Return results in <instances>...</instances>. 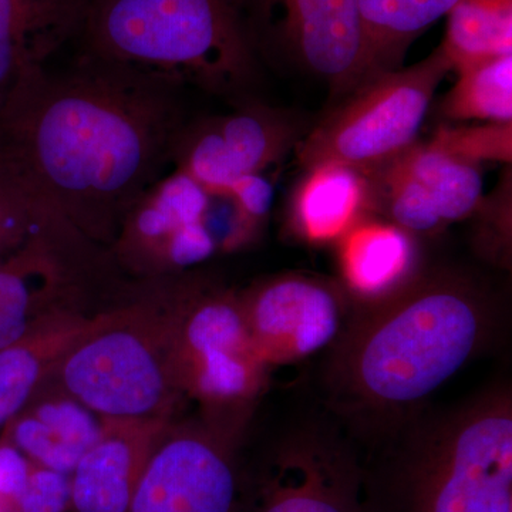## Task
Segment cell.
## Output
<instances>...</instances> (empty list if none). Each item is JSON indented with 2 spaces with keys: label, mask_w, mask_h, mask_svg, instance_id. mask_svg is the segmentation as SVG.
Instances as JSON below:
<instances>
[{
  "label": "cell",
  "mask_w": 512,
  "mask_h": 512,
  "mask_svg": "<svg viewBox=\"0 0 512 512\" xmlns=\"http://www.w3.org/2000/svg\"><path fill=\"white\" fill-rule=\"evenodd\" d=\"M248 36L258 26L291 47L333 90L352 92L365 77L359 0H235ZM251 39V37H249Z\"/></svg>",
  "instance_id": "7c38bea8"
},
{
  "label": "cell",
  "mask_w": 512,
  "mask_h": 512,
  "mask_svg": "<svg viewBox=\"0 0 512 512\" xmlns=\"http://www.w3.org/2000/svg\"><path fill=\"white\" fill-rule=\"evenodd\" d=\"M174 319L171 278L146 279L134 301L94 316L49 380L101 420H174L185 400Z\"/></svg>",
  "instance_id": "277c9868"
},
{
  "label": "cell",
  "mask_w": 512,
  "mask_h": 512,
  "mask_svg": "<svg viewBox=\"0 0 512 512\" xmlns=\"http://www.w3.org/2000/svg\"><path fill=\"white\" fill-rule=\"evenodd\" d=\"M372 207L366 175L326 163L309 170L292 204V228L309 244L340 241Z\"/></svg>",
  "instance_id": "ac0fdd59"
},
{
  "label": "cell",
  "mask_w": 512,
  "mask_h": 512,
  "mask_svg": "<svg viewBox=\"0 0 512 512\" xmlns=\"http://www.w3.org/2000/svg\"><path fill=\"white\" fill-rule=\"evenodd\" d=\"M35 464L12 443L0 446V495L18 500Z\"/></svg>",
  "instance_id": "83f0119b"
},
{
  "label": "cell",
  "mask_w": 512,
  "mask_h": 512,
  "mask_svg": "<svg viewBox=\"0 0 512 512\" xmlns=\"http://www.w3.org/2000/svg\"><path fill=\"white\" fill-rule=\"evenodd\" d=\"M244 437L204 419L171 421L148 457L128 512H241Z\"/></svg>",
  "instance_id": "9c48e42d"
},
{
  "label": "cell",
  "mask_w": 512,
  "mask_h": 512,
  "mask_svg": "<svg viewBox=\"0 0 512 512\" xmlns=\"http://www.w3.org/2000/svg\"><path fill=\"white\" fill-rule=\"evenodd\" d=\"M185 83L80 52L36 67L0 107V167L92 244L116 241L127 212L171 165L187 121Z\"/></svg>",
  "instance_id": "6da1fadb"
},
{
  "label": "cell",
  "mask_w": 512,
  "mask_h": 512,
  "mask_svg": "<svg viewBox=\"0 0 512 512\" xmlns=\"http://www.w3.org/2000/svg\"><path fill=\"white\" fill-rule=\"evenodd\" d=\"M174 420H103L70 474L73 512H128L151 451Z\"/></svg>",
  "instance_id": "5bb4252c"
},
{
  "label": "cell",
  "mask_w": 512,
  "mask_h": 512,
  "mask_svg": "<svg viewBox=\"0 0 512 512\" xmlns=\"http://www.w3.org/2000/svg\"><path fill=\"white\" fill-rule=\"evenodd\" d=\"M363 512H512V389L426 406L363 458Z\"/></svg>",
  "instance_id": "3957f363"
},
{
  "label": "cell",
  "mask_w": 512,
  "mask_h": 512,
  "mask_svg": "<svg viewBox=\"0 0 512 512\" xmlns=\"http://www.w3.org/2000/svg\"><path fill=\"white\" fill-rule=\"evenodd\" d=\"M508 319L507 301L484 279L453 268L416 272L382 298L352 302L326 350L320 404L370 450L494 348Z\"/></svg>",
  "instance_id": "7a4b0ae2"
},
{
  "label": "cell",
  "mask_w": 512,
  "mask_h": 512,
  "mask_svg": "<svg viewBox=\"0 0 512 512\" xmlns=\"http://www.w3.org/2000/svg\"><path fill=\"white\" fill-rule=\"evenodd\" d=\"M16 503L20 512H66L70 508V476L35 466Z\"/></svg>",
  "instance_id": "484cf974"
},
{
  "label": "cell",
  "mask_w": 512,
  "mask_h": 512,
  "mask_svg": "<svg viewBox=\"0 0 512 512\" xmlns=\"http://www.w3.org/2000/svg\"><path fill=\"white\" fill-rule=\"evenodd\" d=\"M430 147L467 163L511 161V123H488L477 127H443L429 143Z\"/></svg>",
  "instance_id": "d4e9b609"
},
{
  "label": "cell",
  "mask_w": 512,
  "mask_h": 512,
  "mask_svg": "<svg viewBox=\"0 0 512 512\" xmlns=\"http://www.w3.org/2000/svg\"><path fill=\"white\" fill-rule=\"evenodd\" d=\"M394 161L423 185L444 227L470 217L480 205L483 177L477 164L448 156L429 144H414Z\"/></svg>",
  "instance_id": "44dd1931"
},
{
  "label": "cell",
  "mask_w": 512,
  "mask_h": 512,
  "mask_svg": "<svg viewBox=\"0 0 512 512\" xmlns=\"http://www.w3.org/2000/svg\"><path fill=\"white\" fill-rule=\"evenodd\" d=\"M453 70L443 47L409 69L377 74L357 86L346 103L298 147L303 167L348 165L372 174L414 146L434 93Z\"/></svg>",
  "instance_id": "ba28073f"
},
{
  "label": "cell",
  "mask_w": 512,
  "mask_h": 512,
  "mask_svg": "<svg viewBox=\"0 0 512 512\" xmlns=\"http://www.w3.org/2000/svg\"><path fill=\"white\" fill-rule=\"evenodd\" d=\"M339 266L353 301L382 298L417 272L413 235L365 218L340 239Z\"/></svg>",
  "instance_id": "e0dca14e"
},
{
  "label": "cell",
  "mask_w": 512,
  "mask_h": 512,
  "mask_svg": "<svg viewBox=\"0 0 512 512\" xmlns=\"http://www.w3.org/2000/svg\"><path fill=\"white\" fill-rule=\"evenodd\" d=\"M458 0H359L366 67L363 82L397 70L421 33L447 16Z\"/></svg>",
  "instance_id": "ffe728a7"
},
{
  "label": "cell",
  "mask_w": 512,
  "mask_h": 512,
  "mask_svg": "<svg viewBox=\"0 0 512 512\" xmlns=\"http://www.w3.org/2000/svg\"><path fill=\"white\" fill-rule=\"evenodd\" d=\"M93 318L66 309L25 339L0 350V426L25 409Z\"/></svg>",
  "instance_id": "d6986e66"
},
{
  "label": "cell",
  "mask_w": 512,
  "mask_h": 512,
  "mask_svg": "<svg viewBox=\"0 0 512 512\" xmlns=\"http://www.w3.org/2000/svg\"><path fill=\"white\" fill-rule=\"evenodd\" d=\"M458 76L443 103L448 119L511 123L512 55L474 64Z\"/></svg>",
  "instance_id": "603a6c76"
},
{
  "label": "cell",
  "mask_w": 512,
  "mask_h": 512,
  "mask_svg": "<svg viewBox=\"0 0 512 512\" xmlns=\"http://www.w3.org/2000/svg\"><path fill=\"white\" fill-rule=\"evenodd\" d=\"M288 124L259 107L185 124L171 165L211 191L225 192L238 178L262 174L291 143Z\"/></svg>",
  "instance_id": "4fadbf2b"
},
{
  "label": "cell",
  "mask_w": 512,
  "mask_h": 512,
  "mask_svg": "<svg viewBox=\"0 0 512 512\" xmlns=\"http://www.w3.org/2000/svg\"><path fill=\"white\" fill-rule=\"evenodd\" d=\"M10 421L13 446L35 466L66 476L99 439L103 426L97 414L49 379Z\"/></svg>",
  "instance_id": "2e32d148"
},
{
  "label": "cell",
  "mask_w": 512,
  "mask_h": 512,
  "mask_svg": "<svg viewBox=\"0 0 512 512\" xmlns=\"http://www.w3.org/2000/svg\"><path fill=\"white\" fill-rule=\"evenodd\" d=\"M228 192L238 202L241 210L258 224L265 220L274 204V187L262 174H249L238 178L228 188Z\"/></svg>",
  "instance_id": "4316f807"
},
{
  "label": "cell",
  "mask_w": 512,
  "mask_h": 512,
  "mask_svg": "<svg viewBox=\"0 0 512 512\" xmlns=\"http://www.w3.org/2000/svg\"><path fill=\"white\" fill-rule=\"evenodd\" d=\"M87 0H0V107L25 74L82 35Z\"/></svg>",
  "instance_id": "9a60e30c"
},
{
  "label": "cell",
  "mask_w": 512,
  "mask_h": 512,
  "mask_svg": "<svg viewBox=\"0 0 512 512\" xmlns=\"http://www.w3.org/2000/svg\"><path fill=\"white\" fill-rule=\"evenodd\" d=\"M215 235V192L173 170L130 208L110 251L131 274L164 278L221 252Z\"/></svg>",
  "instance_id": "30bf717a"
},
{
  "label": "cell",
  "mask_w": 512,
  "mask_h": 512,
  "mask_svg": "<svg viewBox=\"0 0 512 512\" xmlns=\"http://www.w3.org/2000/svg\"><path fill=\"white\" fill-rule=\"evenodd\" d=\"M171 282L181 392L200 404L201 419L244 437L271 369L249 335L239 293L185 272L171 275Z\"/></svg>",
  "instance_id": "8992f818"
},
{
  "label": "cell",
  "mask_w": 512,
  "mask_h": 512,
  "mask_svg": "<svg viewBox=\"0 0 512 512\" xmlns=\"http://www.w3.org/2000/svg\"><path fill=\"white\" fill-rule=\"evenodd\" d=\"M249 335L265 365H293L333 345L352 298L330 279L281 274L239 293Z\"/></svg>",
  "instance_id": "8fae6325"
},
{
  "label": "cell",
  "mask_w": 512,
  "mask_h": 512,
  "mask_svg": "<svg viewBox=\"0 0 512 512\" xmlns=\"http://www.w3.org/2000/svg\"><path fill=\"white\" fill-rule=\"evenodd\" d=\"M241 512H363V457L319 403L291 414L245 464Z\"/></svg>",
  "instance_id": "52a82bcc"
},
{
  "label": "cell",
  "mask_w": 512,
  "mask_h": 512,
  "mask_svg": "<svg viewBox=\"0 0 512 512\" xmlns=\"http://www.w3.org/2000/svg\"><path fill=\"white\" fill-rule=\"evenodd\" d=\"M79 42L82 52L211 92L254 76V45L235 0H87Z\"/></svg>",
  "instance_id": "5b68a950"
},
{
  "label": "cell",
  "mask_w": 512,
  "mask_h": 512,
  "mask_svg": "<svg viewBox=\"0 0 512 512\" xmlns=\"http://www.w3.org/2000/svg\"><path fill=\"white\" fill-rule=\"evenodd\" d=\"M441 43L453 70L512 55V0H458Z\"/></svg>",
  "instance_id": "7402d4cb"
},
{
  "label": "cell",
  "mask_w": 512,
  "mask_h": 512,
  "mask_svg": "<svg viewBox=\"0 0 512 512\" xmlns=\"http://www.w3.org/2000/svg\"><path fill=\"white\" fill-rule=\"evenodd\" d=\"M59 222L0 167V255L15 254Z\"/></svg>",
  "instance_id": "cb8c5ba5"
}]
</instances>
